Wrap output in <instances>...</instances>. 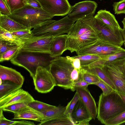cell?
Instances as JSON below:
<instances>
[{"instance_id":"obj_1","label":"cell","mask_w":125,"mask_h":125,"mask_svg":"<svg viewBox=\"0 0 125 125\" xmlns=\"http://www.w3.org/2000/svg\"><path fill=\"white\" fill-rule=\"evenodd\" d=\"M65 51L76 52L94 43L99 39L94 30L82 20L74 23L67 34Z\"/></svg>"},{"instance_id":"obj_2","label":"cell","mask_w":125,"mask_h":125,"mask_svg":"<svg viewBox=\"0 0 125 125\" xmlns=\"http://www.w3.org/2000/svg\"><path fill=\"white\" fill-rule=\"evenodd\" d=\"M54 58L50 57L49 54L20 49L10 61L13 64L22 67L28 71L33 79L37 68L41 66L49 69L51 61Z\"/></svg>"},{"instance_id":"obj_3","label":"cell","mask_w":125,"mask_h":125,"mask_svg":"<svg viewBox=\"0 0 125 125\" xmlns=\"http://www.w3.org/2000/svg\"><path fill=\"white\" fill-rule=\"evenodd\" d=\"M125 111V103L120 95L114 91L99 96L97 118L103 124Z\"/></svg>"},{"instance_id":"obj_4","label":"cell","mask_w":125,"mask_h":125,"mask_svg":"<svg viewBox=\"0 0 125 125\" xmlns=\"http://www.w3.org/2000/svg\"><path fill=\"white\" fill-rule=\"evenodd\" d=\"M8 16L31 30L52 20L54 17L42 8H36L28 5Z\"/></svg>"},{"instance_id":"obj_5","label":"cell","mask_w":125,"mask_h":125,"mask_svg":"<svg viewBox=\"0 0 125 125\" xmlns=\"http://www.w3.org/2000/svg\"><path fill=\"white\" fill-rule=\"evenodd\" d=\"M74 68L66 57L60 56L52 59L49 70L53 78L56 86L66 89H71L73 83L71 74Z\"/></svg>"},{"instance_id":"obj_6","label":"cell","mask_w":125,"mask_h":125,"mask_svg":"<svg viewBox=\"0 0 125 125\" xmlns=\"http://www.w3.org/2000/svg\"><path fill=\"white\" fill-rule=\"evenodd\" d=\"M75 22L67 15L57 21L49 20L34 28L31 31L34 37L46 36L55 37L68 34Z\"/></svg>"},{"instance_id":"obj_7","label":"cell","mask_w":125,"mask_h":125,"mask_svg":"<svg viewBox=\"0 0 125 125\" xmlns=\"http://www.w3.org/2000/svg\"><path fill=\"white\" fill-rule=\"evenodd\" d=\"M82 20L94 30L99 39L121 46L124 44L121 31L113 30L94 16L88 17Z\"/></svg>"},{"instance_id":"obj_8","label":"cell","mask_w":125,"mask_h":125,"mask_svg":"<svg viewBox=\"0 0 125 125\" xmlns=\"http://www.w3.org/2000/svg\"><path fill=\"white\" fill-rule=\"evenodd\" d=\"M101 66L114 83L117 92L120 94L125 95V58Z\"/></svg>"},{"instance_id":"obj_9","label":"cell","mask_w":125,"mask_h":125,"mask_svg":"<svg viewBox=\"0 0 125 125\" xmlns=\"http://www.w3.org/2000/svg\"><path fill=\"white\" fill-rule=\"evenodd\" d=\"M123 49L121 46L99 39L76 53L77 55L95 54L103 57L119 52Z\"/></svg>"},{"instance_id":"obj_10","label":"cell","mask_w":125,"mask_h":125,"mask_svg":"<svg viewBox=\"0 0 125 125\" xmlns=\"http://www.w3.org/2000/svg\"><path fill=\"white\" fill-rule=\"evenodd\" d=\"M54 37L46 36H33L26 42L20 49L23 51L50 54Z\"/></svg>"},{"instance_id":"obj_11","label":"cell","mask_w":125,"mask_h":125,"mask_svg":"<svg viewBox=\"0 0 125 125\" xmlns=\"http://www.w3.org/2000/svg\"><path fill=\"white\" fill-rule=\"evenodd\" d=\"M33 80L35 89L41 93L49 92L56 86L53 78L49 70L42 66L37 68Z\"/></svg>"},{"instance_id":"obj_12","label":"cell","mask_w":125,"mask_h":125,"mask_svg":"<svg viewBox=\"0 0 125 125\" xmlns=\"http://www.w3.org/2000/svg\"><path fill=\"white\" fill-rule=\"evenodd\" d=\"M97 7V3L93 1H80L71 6L67 16L69 19L75 22L94 16Z\"/></svg>"},{"instance_id":"obj_13","label":"cell","mask_w":125,"mask_h":125,"mask_svg":"<svg viewBox=\"0 0 125 125\" xmlns=\"http://www.w3.org/2000/svg\"><path fill=\"white\" fill-rule=\"evenodd\" d=\"M42 8L54 16L67 14L71 6L68 0H38Z\"/></svg>"},{"instance_id":"obj_14","label":"cell","mask_w":125,"mask_h":125,"mask_svg":"<svg viewBox=\"0 0 125 125\" xmlns=\"http://www.w3.org/2000/svg\"><path fill=\"white\" fill-rule=\"evenodd\" d=\"M34 100L28 92L21 88L0 99V108L17 103H24L28 104Z\"/></svg>"},{"instance_id":"obj_15","label":"cell","mask_w":125,"mask_h":125,"mask_svg":"<svg viewBox=\"0 0 125 125\" xmlns=\"http://www.w3.org/2000/svg\"><path fill=\"white\" fill-rule=\"evenodd\" d=\"M87 87H77L75 90L80 100L87 108L93 119L95 120L97 115V109L95 100Z\"/></svg>"},{"instance_id":"obj_16","label":"cell","mask_w":125,"mask_h":125,"mask_svg":"<svg viewBox=\"0 0 125 125\" xmlns=\"http://www.w3.org/2000/svg\"><path fill=\"white\" fill-rule=\"evenodd\" d=\"M0 79L22 86L24 78L21 73L12 68L0 65Z\"/></svg>"},{"instance_id":"obj_17","label":"cell","mask_w":125,"mask_h":125,"mask_svg":"<svg viewBox=\"0 0 125 125\" xmlns=\"http://www.w3.org/2000/svg\"><path fill=\"white\" fill-rule=\"evenodd\" d=\"M44 117L42 113L28 105L18 112L14 113V117L12 119L30 120L40 122L42 121Z\"/></svg>"},{"instance_id":"obj_18","label":"cell","mask_w":125,"mask_h":125,"mask_svg":"<svg viewBox=\"0 0 125 125\" xmlns=\"http://www.w3.org/2000/svg\"><path fill=\"white\" fill-rule=\"evenodd\" d=\"M71 117L75 125L84 120L93 119L88 111L80 99L73 109Z\"/></svg>"},{"instance_id":"obj_19","label":"cell","mask_w":125,"mask_h":125,"mask_svg":"<svg viewBox=\"0 0 125 125\" xmlns=\"http://www.w3.org/2000/svg\"><path fill=\"white\" fill-rule=\"evenodd\" d=\"M94 17L114 31H121L122 29L114 15L109 11L105 10H100Z\"/></svg>"},{"instance_id":"obj_20","label":"cell","mask_w":125,"mask_h":125,"mask_svg":"<svg viewBox=\"0 0 125 125\" xmlns=\"http://www.w3.org/2000/svg\"><path fill=\"white\" fill-rule=\"evenodd\" d=\"M68 36L64 34L54 37L51 49V57L55 58L60 56L65 51Z\"/></svg>"},{"instance_id":"obj_21","label":"cell","mask_w":125,"mask_h":125,"mask_svg":"<svg viewBox=\"0 0 125 125\" xmlns=\"http://www.w3.org/2000/svg\"><path fill=\"white\" fill-rule=\"evenodd\" d=\"M0 27L11 32L29 29L12 19L8 15L0 14Z\"/></svg>"},{"instance_id":"obj_22","label":"cell","mask_w":125,"mask_h":125,"mask_svg":"<svg viewBox=\"0 0 125 125\" xmlns=\"http://www.w3.org/2000/svg\"><path fill=\"white\" fill-rule=\"evenodd\" d=\"M82 68L98 76L100 79L109 85L115 91L117 92L116 88L114 83L103 70L101 66H86Z\"/></svg>"},{"instance_id":"obj_23","label":"cell","mask_w":125,"mask_h":125,"mask_svg":"<svg viewBox=\"0 0 125 125\" xmlns=\"http://www.w3.org/2000/svg\"><path fill=\"white\" fill-rule=\"evenodd\" d=\"M38 125H75L71 117L64 114L56 117L40 122Z\"/></svg>"},{"instance_id":"obj_24","label":"cell","mask_w":125,"mask_h":125,"mask_svg":"<svg viewBox=\"0 0 125 125\" xmlns=\"http://www.w3.org/2000/svg\"><path fill=\"white\" fill-rule=\"evenodd\" d=\"M22 86L8 81H2L0 79V99L15 91L21 88Z\"/></svg>"},{"instance_id":"obj_25","label":"cell","mask_w":125,"mask_h":125,"mask_svg":"<svg viewBox=\"0 0 125 125\" xmlns=\"http://www.w3.org/2000/svg\"><path fill=\"white\" fill-rule=\"evenodd\" d=\"M125 58V49L108 56L103 57L95 62L97 65H103L104 64L117 60Z\"/></svg>"},{"instance_id":"obj_26","label":"cell","mask_w":125,"mask_h":125,"mask_svg":"<svg viewBox=\"0 0 125 125\" xmlns=\"http://www.w3.org/2000/svg\"><path fill=\"white\" fill-rule=\"evenodd\" d=\"M0 39L15 43L21 47L24 43L11 32L0 27Z\"/></svg>"},{"instance_id":"obj_27","label":"cell","mask_w":125,"mask_h":125,"mask_svg":"<svg viewBox=\"0 0 125 125\" xmlns=\"http://www.w3.org/2000/svg\"><path fill=\"white\" fill-rule=\"evenodd\" d=\"M65 109L66 107L59 105L42 112L44 117L41 122L64 114Z\"/></svg>"},{"instance_id":"obj_28","label":"cell","mask_w":125,"mask_h":125,"mask_svg":"<svg viewBox=\"0 0 125 125\" xmlns=\"http://www.w3.org/2000/svg\"><path fill=\"white\" fill-rule=\"evenodd\" d=\"M80 80H83L89 84H94L98 82L100 79L96 75L82 68L79 71Z\"/></svg>"},{"instance_id":"obj_29","label":"cell","mask_w":125,"mask_h":125,"mask_svg":"<svg viewBox=\"0 0 125 125\" xmlns=\"http://www.w3.org/2000/svg\"><path fill=\"white\" fill-rule=\"evenodd\" d=\"M72 57L79 59L82 67L87 66L102 57L95 54L77 55Z\"/></svg>"},{"instance_id":"obj_30","label":"cell","mask_w":125,"mask_h":125,"mask_svg":"<svg viewBox=\"0 0 125 125\" xmlns=\"http://www.w3.org/2000/svg\"><path fill=\"white\" fill-rule=\"evenodd\" d=\"M28 105L35 110L41 112L56 106L35 100L29 103L28 104Z\"/></svg>"},{"instance_id":"obj_31","label":"cell","mask_w":125,"mask_h":125,"mask_svg":"<svg viewBox=\"0 0 125 125\" xmlns=\"http://www.w3.org/2000/svg\"><path fill=\"white\" fill-rule=\"evenodd\" d=\"M28 0H5L11 13L26 5Z\"/></svg>"},{"instance_id":"obj_32","label":"cell","mask_w":125,"mask_h":125,"mask_svg":"<svg viewBox=\"0 0 125 125\" xmlns=\"http://www.w3.org/2000/svg\"><path fill=\"white\" fill-rule=\"evenodd\" d=\"M21 47L17 46L9 50L0 55V62L10 60L16 55L21 49Z\"/></svg>"},{"instance_id":"obj_33","label":"cell","mask_w":125,"mask_h":125,"mask_svg":"<svg viewBox=\"0 0 125 125\" xmlns=\"http://www.w3.org/2000/svg\"><path fill=\"white\" fill-rule=\"evenodd\" d=\"M11 33L24 43L33 37L31 30L29 29Z\"/></svg>"},{"instance_id":"obj_34","label":"cell","mask_w":125,"mask_h":125,"mask_svg":"<svg viewBox=\"0 0 125 125\" xmlns=\"http://www.w3.org/2000/svg\"><path fill=\"white\" fill-rule=\"evenodd\" d=\"M125 123V111L115 117L108 120L105 125H119Z\"/></svg>"},{"instance_id":"obj_35","label":"cell","mask_w":125,"mask_h":125,"mask_svg":"<svg viewBox=\"0 0 125 125\" xmlns=\"http://www.w3.org/2000/svg\"><path fill=\"white\" fill-rule=\"evenodd\" d=\"M27 106L28 104H27L24 103H19L6 106L2 109L3 111H9L15 113L18 112L21 109Z\"/></svg>"},{"instance_id":"obj_36","label":"cell","mask_w":125,"mask_h":125,"mask_svg":"<svg viewBox=\"0 0 125 125\" xmlns=\"http://www.w3.org/2000/svg\"><path fill=\"white\" fill-rule=\"evenodd\" d=\"M79 99L78 95L77 92H76L72 99L66 106V109L64 114L71 117L72 111Z\"/></svg>"},{"instance_id":"obj_37","label":"cell","mask_w":125,"mask_h":125,"mask_svg":"<svg viewBox=\"0 0 125 125\" xmlns=\"http://www.w3.org/2000/svg\"><path fill=\"white\" fill-rule=\"evenodd\" d=\"M17 46H19L15 43L0 39V55L5 52Z\"/></svg>"},{"instance_id":"obj_38","label":"cell","mask_w":125,"mask_h":125,"mask_svg":"<svg viewBox=\"0 0 125 125\" xmlns=\"http://www.w3.org/2000/svg\"><path fill=\"white\" fill-rule=\"evenodd\" d=\"M113 6L115 14H125V0H121L118 2H114Z\"/></svg>"},{"instance_id":"obj_39","label":"cell","mask_w":125,"mask_h":125,"mask_svg":"<svg viewBox=\"0 0 125 125\" xmlns=\"http://www.w3.org/2000/svg\"><path fill=\"white\" fill-rule=\"evenodd\" d=\"M94 84L101 89L103 91L102 94L105 95L108 94L115 91L111 87L101 79Z\"/></svg>"},{"instance_id":"obj_40","label":"cell","mask_w":125,"mask_h":125,"mask_svg":"<svg viewBox=\"0 0 125 125\" xmlns=\"http://www.w3.org/2000/svg\"><path fill=\"white\" fill-rule=\"evenodd\" d=\"M11 13L5 0H0V14L8 15Z\"/></svg>"},{"instance_id":"obj_41","label":"cell","mask_w":125,"mask_h":125,"mask_svg":"<svg viewBox=\"0 0 125 125\" xmlns=\"http://www.w3.org/2000/svg\"><path fill=\"white\" fill-rule=\"evenodd\" d=\"M66 57L74 68L77 69L79 72L81 70L82 67L79 59L77 58H74L69 56H67Z\"/></svg>"},{"instance_id":"obj_42","label":"cell","mask_w":125,"mask_h":125,"mask_svg":"<svg viewBox=\"0 0 125 125\" xmlns=\"http://www.w3.org/2000/svg\"><path fill=\"white\" fill-rule=\"evenodd\" d=\"M89 84L83 80H80L77 82L73 83L71 89V90L74 91L76 88L77 87H87Z\"/></svg>"},{"instance_id":"obj_43","label":"cell","mask_w":125,"mask_h":125,"mask_svg":"<svg viewBox=\"0 0 125 125\" xmlns=\"http://www.w3.org/2000/svg\"><path fill=\"white\" fill-rule=\"evenodd\" d=\"M71 78L73 83L80 80L79 72L77 69L74 68L71 74Z\"/></svg>"},{"instance_id":"obj_44","label":"cell","mask_w":125,"mask_h":125,"mask_svg":"<svg viewBox=\"0 0 125 125\" xmlns=\"http://www.w3.org/2000/svg\"><path fill=\"white\" fill-rule=\"evenodd\" d=\"M3 110L0 108V125H10L11 120L5 118L3 115Z\"/></svg>"},{"instance_id":"obj_45","label":"cell","mask_w":125,"mask_h":125,"mask_svg":"<svg viewBox=\"0 0 125 125\" xmlns=\"http://www.w3.org/2000/svg\"><path fill=\"white\" fill-rule=\"evenodd\" d=\"M26 5H30L36 8H42L38 0H28Z\"/></svg>"},{"instance_id":"obj_46","label":"cell","mask_w":125,"mask_h":125,"mask_svg":"<svg viewBox=\"0 0 125 125\" xmlns=\"http://www.w3.org/2000/svg\"><path fill=\"white\" fill-rule=\"evenodd\" d=\"M34 125L33 122L22 120L20 121H12L11 125Z\"/></svg>"},{"instance_id":"obj_47","label":"cell","mask_w":125,"mask_h":125,"mask_svg":"<svg viewBox=\"0 0 125 125\" xmlns=\"http://www.w3.org/2000/svg\"><path fill=\"white\" fill-rule=\"evenodd\" d=\"M91 120L90 119L85 120L80 122L76 124V125H89V122Z\"/></svg>"},{"instance_id":"obj_48","label":"cell","mask_w":125,"mask_h":125,"mask_svg":"<svg viewBox=\"0 0 125 125\" xmlns=\"http://www.w3.org/2000/svg\"><path fill=\"white\" fill-rule=\"evenodd\" d=\"M121 32L123 38L124 43L125 42V28L122 29Z\"/></svg>"},{"instance_id":"obj_49","label":"cell","mask_w":125,"mask_h":125,"mask_svg":"<svg viewBox=\"0 0 125 125\" xmlns=\"http://www.w3.org/2000/svg\"><path fill=\"white\" fill-rule=\"evenodd\" d=\"M122 22L123 25V28H125V17L124 18Z\"/></svg>"},{"instance_id":"obj_50","label":"cell","mask_w":125,"mask_h":125,"mask_svg":"<svg viewBox=\"0 0 125 125\" xmlns=\"http://www.w3.org/2000/svg\"><path fill=\"white\" fill-rule=\"evenodd\" d=\"M124 101L125 103V95L120 94Z\"/></svg>"},{"instance_id":"obj_51","label":"cell","mask_w":125,"mask_h":125,"mask_svg":"<svg viewBox=\"0 0 125 125\" xmlns=\"http://www.w3.org/2000/svg\"><path fill=\"white\" fill-rule=\"evenodd\" d=\"M124 46L125 47V42H124Z\"/></svg>"}]
</instances>
